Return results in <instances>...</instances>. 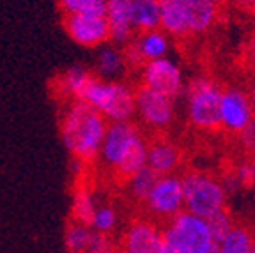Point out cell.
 I'll use <instances>...</instances> for the list:
<instances>
[{
	"mask_svg": "<svg viewBox=\"0 0 255 253\" xmlns=\"http://www.w3.org/2000/svg\"><path fill=\"white\" fill-rule=\"evenodd\" d=\"M107 119L85 101H69L60 119V138L71 156L80 163L92 161L100 156L107 133Z\"/></svg>",
	"mask_w": 255,
	"mask_h": 253,
	"instance_id": "1",
	"label": "cell"
},
{
	"mask_svg": "<svg viewBox=\"0 0 255 253\" xmlns=\"http://www.w3.org/2000/svg\"><path fill=\"white\" fill-rule=\"evenodd\" d=\"M98 158L123 179H129L147 166V142L131 121L108 123Z\"/></svg>",
	"mask_w": 255,
	"mask_h": 253,
	"instance_id": "2",
	"label": "cell"
},
{
	"mask_svg": "<svg viewBox=\"0 0 255 253\" xmlns=\"http://www.w3.org/2000/svg\"><path fill=\"white\" fill-rule=\"evenodd\" d=\"M82 101L100 112L107 123H124L135 115V91L121 80H100L94 76Z\"/></svg>",
	"mask_w": 255,
	"mask_h": 253,
	"instance_id": "3",
	"label": "cell"
},
{
	"mask_svg": "<svg viewBox=\"0 0 255 253\" xmlns=\"http://www.w3.org/2000/svg\"><path fill=\"white\" fill-rule=\"evenodd\" d=\"M181 182L186 213L209 220L215 214L225 211L227 190L222 181L202 172H190L181 179Z\"/></svg>",
	"mask_w": 255,
	"mask_h": 253,
	"instance_id": "4",
	"label": "cell"
},
{
	"mask_svg": "<svg viewBox=\"0 0 255 253\" xmlns=\"http://www.w3.org/2000/svg\"><path fill=\"white\" fill-rule=\"evenodd\" d=\"M161 236L165 246L181 253H206L215 245L207 220L186 211L170 218Z\"/></svg>",
	"mask_w": 255,
	"mask_h": 253,
	"instance_id": "5",
	"label": "cell"
},
{
	"mask_svg": "<svg viewBox=\"0 0 255 253\" xmlns=\"http://www.w3.org/2000/svg\"><path fill=\"white\" fill-rule=\"evenodd\" d=\"M220 98L222 89L209 78H197L188 87L186 114L197 129L213 131L220 126Z\"/></svg>",
	"mask_w": 255,
	"mask_h": 253,
	"instance_id": "6",
	"label": "cell"
},
{
	"mask_svg": "<svg viewBox=\"0 0 255 253\" xmlns=\"http://www.w3.org/2000/svg\"><path fill=\"white\" fill-rule=\"evenodd\" d=\"M145 206L149 213L159 220H170L175 214L184 211V198H183V182L181 177L170 175H158L154 186L149 191L145 198Z\"/></svg>",
	"mask_w": 255,
	"mask_h": 253,
	"instance_id": "7",
	"label": "cell"
},
{
	"mask_svg": "<svg viewBox=\"0 0 255 253\" xmlns=\"http://www.w3.org/2000/svg\"><path fill=\"white\" fill-rule=\"evenodd\" d=\"M135 115L151 129H167L175 117L174 98L140 87L135 92Z\"/></svg>",
	"mask_w": 255,
	"mask_h": 253,
	"instance_id": "8",
	"label": "cell"
},
{
	"mask_svg": "<svg viewBox=\"0 0 255 253\" xmlns=\"http://www.w3.org/2000/svg\"><path fill=\"white\" fill-rule=\"evenodd\" d=\"M140 78H142L143 87L161 92L174 99L184 89L183 71H181L179 64L170 57H161V59L143 62Z\"/></svg>",
	"mask_w": 255,
	"mask_h": 253,
	"instance_id": "9",
	"label": "cell"
},
{
	"mask_svg": "<svg viewBox=\"0 0 255 253\" xmlns=\"http://www.w3.org/2000/svg\"><path fill=\"white\" fill-rule=\"evenodd\" d=\"M64 28L73 43L84 48H100L110 41V27L105 14H66Z\"/></svg>",
	"mask_w": 255,
	"mask_h": 253,
	"instance_id": "10",
	"label": "cell"
},
{
	"mask_svg": "<svg viewBox=\"0 0 255 253\" xmlns=\"http://www.w3.org/2000/svg\"><path fill=\"white\" fill-rule=\"evenodd\" d=\"M255 119L254 108L245 91L229 89L220 98V126L229 133H241Z\"/></svg>",
	"mask_w": 255,
	"mask_h": 253,
	"instance_id": "11",
	"label": "cell"
},
{
	"mask_svg": "<svg viewBox=\"0 0 255 253\" xmlns=\"http://www.w3.org/2000/svg\"><path fill=\"white\" fill-rule=\"evenodd\" d=\"M168 50H170V39H168V36L161 28H154V30L138 32V36L133 37L126 44L124 55H126L128 64L131 62L142 66L143 62H149V60L167 57Z\"/></svg>",
	"mask_w": 255,
	"mask_h": 253,
	"instance_id": "12",
	"label": "cell"
},
{
	"mask_svg": "<svg viewBox=\"0 0 255 253\" xmlns=\"http://www.w3.org/2000/svg\"><path fill=\"white\" fill-rule=\"evenodd\" d=\"M163 248L161 230L147 220H136L123 236V253H159Z\"/></svg>",
	"mask_w": 255,
	"mask_h": 253,
	"instance_id": "13",
	"label": "cell"
},
{
	"mask_svg": "<svg viewBox=\"0 0 255 253\" xmlns=\"http://www.w3.org/2000/svg\"><path fill=\"white\" fill-rule=\"evenodd\" d=\"M131 2L133 0H105V18L110 27V41L117 46H126L133 39Z\"/></svg>",
	"mask_w": 255,
	"mask_h": 253,
	"instance_id": "14",
	"label": "cell"
},
{
	"mask_svg": "<svg viewBox=\"0 0 255 253\" xmlns=\"http://www.w3.org/2000/svg\"><path fill=\"white\" fill-rule=\"evenodd\" d=\"M181 163V150L174 142L156 138L147 145V166L158 175H170Z\"/></svg>",
	"mask_w": 255,
	"mask_h": 253,
	"instance_id": "15",
	"label": "cell"
},
{
	"mask_svg": "<svg viewBox=\"0 0 255 253\" xmlns=\"http://www.w3.org/2000/svg\"><path fill=\"white\" fill-rule=\"evenodd\" d=\"M190 34H204L215 23L218 7L211 0H179Z\"/></svg>",
	"mask_w": 255,
	"mask_h": 253,
	"instance_id": "16",
	"label": "cell"
},
{
	"mask_svg": "<svg viewBox=\"0 0 255 253\" xmlns=\"http://www.w3.org/2000/svg\"><path fill=\"white\" fill-rule=\"evenodd\" d=\"M126 55L117 44H103L98 48L94 71L100 80H121L126 71Z\"/></svg>",
	"mask_w": 255,
	"mask_h": 253,
	"instance_id": "17",
	"label": "cell"
},
{
	"mask_svg": "<svg viewBox=\"0 0 255 253\" xmlns=\"http://www.w3.org/2000/svg\"><path fill=\"white\" fill-rule=\"evenodd\" d=\"M92 78H94V75L89 69H85L82 66H73L57 78L55 87L59 91V94L64 96V98L71 99V101H76V99L82 101Z\"/></svg>",
	"mask_w": 255,
	"mask_h": 253,
	"instance_id": "18",
	"label": "cell"
},
{
	"mask_svg": "<svg viewBox=\"0 0 255 253\" xmlns=\"http://www.w3.org/2000/svg\"><path fill=\"white\" fill-rule=\"evenodd\" d=\"M159 27L167 36H190L179 0H159Z\"/></svg>",
	"mask_w": 255,
	"mask_h": 253,
	"instance_id": "19",
	"label": "cell"
},
{
	"mask_svg": "<svg viewBox=\"0 0 255 253\" xmlns=\"http://www.w3.org/2000/svg\"><path fill=\"white\" fill-rule=\"evenodd\" d=\"M131 23L138 32L159 28V0H133Z\"/></svg>",
	"mask_w": 255,
	"mask_h": 253,
	"instance_id": "20",
	"label": "cell"
},
{
	"mask_svg": "<svg viewBox=\"0 0 255 253\" xmlns=\"http://www.w3.org/2000/svg\"><path fill=\"white\" fill-rule=\"evenodd\" d=\"M216 245L220 253H250L255 245V238L247 227L234 225Z\"/></svg>",
	"mask_w": 255,
	"mask_h": 253,
	"instance_id": "21",
	"label": "cell"
},
{
	"mask_svg": "<svg viewBox=\"0 0 255 253\" xmlns=\"http://www.w3.org/2000/svg\"><path fill=\"white\" fill-rule=\"evenodd\" d=\"M96 207L98 206H96L94 193H92L87 186L76 188L75 195H73V204H71V211H73V218H75V222L89 225L91 220H92V214H94Z\"/></svg>",
	"mask_w": 255,
	"mask_h": 253,
	"instance_id": "22",
	"label": "cell"
},
{
	"mask_svg": "<svg viewBox=\"0 0 255 253\" xmlns=\"http://www.w3.org/2000/svg\"><path fill=\"white\" fill-rule=\"evenodd\" d=\"M92 229L85 223L71 222L64 232V245L69 253H85L91 239Z\"/></svg>",
	"mask_w": 255,
	"mask_h": 253,
	"instance_id": "23",
	"label": "cell"
},
{
	"mask_svg": "<svg viewBox=\"0 0 255 253\" xmlns=\"http://www.w3.org/2000/svg\"><path fill=\"white\" fill-rule=\"evenodd\" d=\"M156 179H158V174H154L149 166H143L142 170H138L129 179H126L128 186H129V193H131L136 200H145L149 191L154 186Z\"/></svg>",
	"mask_w": 255,
	"mask_h": 253,
	"instance_id": "24",
	"label": "cell"
},
{
	"mask_svg": "<svg viewBox=\"0 0 255 253\" xmlns=\"http://www.w3.org/2000/svg\"><path fill=\"white\" fill-rule=\"evenodd\" d=\"M119 225V214L112 206H98L92 214V220L89 223L94 232L100 234H112Z\"/></svg>",
	"mask_w": 255,
	"mask_h": 253,
	"instance_id": "25",
	"label": "cell"
},
{
	"mask_svg": "<svg viewBox=\"0 0 255 253\" xmlns=\"http://www.w3.org/2000/svg\"><path fill=\"white\" fill-rule=\"evenodd\" d=\"M59 4L66 14H105V0H60Z\"/></svg>",
	"mask_w": 255,
	"mask_h": 253,
	"instance_id": "26",
	"label": "cell"
},
{
	"mask_svg": "<svg viewBox=\"0 0 255 253\" xmlns=\"http://www.w3.org/2000/svg\"><path fill=\"white\" fill-rule=\"evenodd\" d=\"M207 225H209V230H211V236H213V239H215V243H218L220 239L234 227V222H232L231 214H229L227 211H222V213L209 218V220H207Z\"/></svg>",
	"mask_w": 255,
	"mask_h": 253,
	"instance_id": "27",
	"label": "cell"
},
{
	"mask_svg": "<svg viewBox=\"0 0 255 253\" xmlns=\"http://www.w3.org/2000/svg\"><path fill=\"white\" fill-rule=\"evenodd\" d=\"M85 253H116V243L112 241L110 234H100L92 230Z\"/></svg>",
	"mask_w": 255,
	"mask_h": 253,
	"instance_id": "28",
	"label": "cell"
},
{
	"mask_svg": "<svg viewBox=\"0 0 255 253\" xmlns=\"http://www.w3.org/2000/svg\"><path fill=\"white\" fill-rule=\"evenodd\" d=\"M236 179L239 181V184H252L255 181V163L245 161L236 168Z\"/></svg>",
	"mask_w": 255,
	"mask_h": 253,
	"instance_id": "29",
	"label": "cell"
},
{
	"mask_svg": "<svg viewBox=\"0 0 255 253\" xmlns=\"http://www.w3.org/2000/svg\"><path fill=\"white\" fill-rule=\"evenodd\" d=\"M239 136H241V142L247 149L255 150V119L239 133Z\"/></svg>",
	"mask_w": 255,
	"mask_h": 253,
	"instance_id": "30",
	"label": "cell"
},
{
	"mask_svg": "<svg viewBox=\"0 0 255 253\" xmlns=\"http://www.w3.org/2000/svg\"><path fill=\"white\" fill-rule=\"evenodd\" d=\"M247 59H248V66L252 67V71L255 73V34L252 36L250 43H248V53H247Z\"/></svg>",
	"mask_w": 255,
	"mask_h": 253,
	"instance_id": "31",
	"label": "cell"
},
{
	"mask_svg": "<svg viewBox=\"0 0 255 253\" xmlns=\"http://www.w3.org/2000/svg\"><path fill=\"white\" fill-rule=\"evenodd\" d=\"M248 99H250V105H252V108H254V114H255V80L252 82L250 92H248Z\"/></svg>",
	"mask_w": 255,
	"mask_h": 253,
	"instance_id": "32",
	"label": "cell"
},
{
	"mask_svg": "<svg viewBox=\"0 0 255 253\" xmlns=\"http://www.w3.org/2000/svg\"><path fill=\"white\" fill-rule=\"evenodd\" d=\"M236 2L245 9H255V0H236Z\"/></svg>",
	"mask_w": 255,
	"mask_h": 253,
	"instance_id": "33",
	"label": "cell"
},
{
	"mask_svg": "<svg viewBox=\"0 0 255 253\" xmlns=\"http://www.w3.org/2000/svg\"><path fill=\"white\" fill-rule=\"evenodd\" d=\"M159 253H181V252H177V250H174V248H168V246L163 245V248H161V252Z\"/></svg>",
	"mask_w": 255,
	"mask_h": 253,
	"instance_id": "34",
	"label": "cell"
},
{
	"mask_svg": "<svg viewBox=\"0 0 255 253\" xmlns=\"http://www.w3.org/2000/svg\"><path fill=\"white\" fill-rule=\"evenodd\" d=\"M206 253H220V250H218V245H216V243H215V245H213L211 248L207 250Z\"/></svg>",
	"mask_w": 255,
	"mask_h": 253,
	"instance_id": "35",
	"label": "cell"
},
{
	"mask_svg": "<svg viewBox=\"0 0 255 253\" xmlns=\"http://www.w3.org/2000/svg\"><path fill=\"white\" fill-rule=\"evenodd\" d=\"M211 2L216 5V7H218V5H222V4H227L229 0H211Z\"/></svg>",
	"mask_w": 255,
	"mask_h": 253,
	"instance_id": "36",
	"label": "cell"
},
{
	"mask_svg": "<svg viewBox=\"0 0 255 253\" xmlns=\"http://www.w3.org/2000/svg\"><path fill=\"white\" fill-rule=\"evenodd\" d=\"M250 253H255V245H254V248H252V252Z\"/></svg>",
	"mask_w": 255,
	"mask_h": 253,
	"instance_id": "37",
	"label": "cell"
},
{
	"mask_svg": "<svg viewBox=\"0 0 255 253\" xmlns=\"http://www.w3.org/2000/svg\"><path fill=\"white\" fill-rule=\"evenodd\" d=\"M57 2H60V0H57Z\"/></svg>",
	"mask_w": 255,
	"mask_h": 253,
	"instance_id": "38",
	"label": "cell"
}]
</instances>
